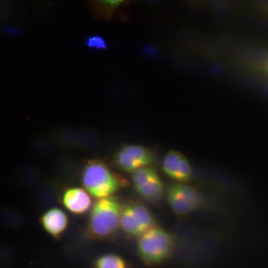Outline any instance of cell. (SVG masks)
<instances>
[{
  "label": "cell",
  "instance_id": "11",
  "mask_svg": "<svg viewBox=\"0 0 268 268\" xmlns=\"http://www.w3.org/2000/svg\"><path fill=\"white\" fill-rule=\"evenodd\" d=\"M129 0H92L93 13L98 17L110 20L118 8Z\"/></svg>",
  "mask_w": 268,
  "mask_h": 268
},
{
  "label": "cell",
  "instance_id": "3",
  "mask_svg": "<svg viewBox=\"0 0 268 268\" xmlns=\"http://www.w3.org/2000/svg\"><path fill=\"white\" fill-rule=\"evenodd\" d=\"M176 240L169 232L154 226L139 236L137 243L138 257L145 265L155 266L167 261L174 252Z\"/></svg>",
  "mask_w": 268,
  "mask_h": 268
},
{
  "label": "cell",
  "instance_id": "10",
  "mask_svg": "<svg viewBox=\"0 0 268 268\" xmlns=\"http://www.w3.org/2000/svg\"><path fill=\"white\" fill-rule=\"evenodd\" d=\"M62 201L64 206L74 214H82L87 211L92 205L89 193L77 187H70L64 192Z\"/></svg>",
  "mask_w": 268,
  "mask_h": 268
},
{
  "label": "cell",
  "instance_id": "15",
  "mask_svg": "<svg viewBox=\"0 0 268 268\" xmlns=\"http://www.w3.org/2000/svg\"><path fill=\"white\" fill-rule=\"evenodd\" d=\"M263 68L264 72L268 75V54H267L265 58V59L264 60Z\"/></svg>",
  "mask_w": 268,
  "mask_h": 268
},
{
  "label": "cell",
  "instance_id": "5",
  "mask_svg": "<svg viewBox=\"0 0 268 268\" xmlns=\"http://www.w3.org/2000/svg\"><path fill=\"white\" fill-rule=\"evenodd\" d=\"M156 159L155 153L150 148L140 145L126 144L116 152L113 161L119 170L133 173L140 168L151 166Z\"/></svg>",
  "mask_w": 268,
  "mask_h": 268
},
{
  "label": "cell",
  "instance_id": "16",
  "mask_svg": "<svg viewBox=\"0 0 268 268\" xmlns=\"http://www.w3.org/2000/svg\"><path fill=\"white\" fill-rule=\"evenodd\" d=\"M262 11L267 15H268V3L261 6Z\"/></svg>",
  "mask_w": 268,
  "mask_h": 268
},
{
  "label": "cell",
  "instance_id": "14",
  "mask_svg": "<svg viewBox=\"0 0 268 268\" xmlns=\"http://www.w3.org/2000/svg\"><path fill=\"white\" fill-rule=\"evenodd\" d=\"M86 44L89 48L97 50L104 49L107 47L105 40L99 35H93L89 37L87 39Z\"/></svg>",
  "mask_w": 268,
  "mask_h": 268
},
{
  "label": "cell",
  "instance_id": "8",
  "mask_svg": "<svg viewBox=\"0 0 268 268\" xmlns=\"http://www.w3.org/2000/svg\"><path fill=\"white\" fill-rule=\"evenodd\" d=\"M162 168L166 175L177 182L185 183L192 179V170L189 161L179 151H169L163 160Z\"/></svg>",
  "mask_w": 268,
  "mask_h": 268
},
{
  "label": "cell",
  "instance_id": "12",
  "mask_svg": "<svg viewBox=\"0 0 268 268\" xmlns=\"http://www.w3.org/2000/svg\"><path fill=\"white\" fill-rule=\"evenodd\" d=\"M92 268H129L128 263L121 256L114 253L103 254L93 262Z\"/></svg>",
  "mask_w": 268,
  "mask_h": 268
},
{
  "label": "cell",
  "instance_id": "4",
  "mask_svg": "<svg viewBox=\"0 0 268 268\" xmlns=\"http://www.w3.org/2000/svg\"><path fill=\"white\" fill-rule=\"evenodd\" d=\"M152 214L143 204L133 202L123 206L120 225L124 233L131 237L139 236L155 226Z\"/></svg>",
  "mask_w": 268,
  "mask_h": 268
},
{
  "label": "cell",
  "instance_id": "7",
  "mask_svg": "<svg viewBox=\"0 0 268 268\" xmlns=\"http://www.w3.org/2000/svg\"><path fill=\"white\" fill-rule=\"evenodd\" d=\"M132 182L137 193L149 202H156L164 193L162 182L156 170L150 166L140 168L134 172Z\"/></svg>",
  "mask_w": 268,
  "mask_h": 268
},
{
  "label": "cell",
  "instance_id": "6",
  "mask_svg": "<svg viewBox=\"0 0 268 268\" xmlns=\"http://www.w3.org/2000/svg\"><path fill=\"white\" fill-rule=\"evenodd\" d=\"M167 198L173 210L180 215L192 212L203 203V198L199 191L179 182L169 185L167 190Z\"/></svg>",
  "mask_w": 268,
  "mask_h": 268
},
{
  "label": "cell",
  "instance_id": "9",
  "mask_svg": "<svg viewBox=\"0 0 268 268\" xmlns=\"http://www.w3.org/2000/svg\"><path fill=\"white\" fill-rule=\"evenodd\" d=\"M40 221L45 231L56 240L60 239L65 232L69 222L66 212L56 207L46 211L41 215Z\"/></svg>",
  "mask_w": 268,
  "mask_h": 268
},
{
  "label": "cell",
  "instance_id": "2",
  "mask_svg": "<svg viewBox=\"0 0 268 268\" xmlns=\"http://www.w3.org/2000/svg\"><path fill=\"white\" fill-rule=\"evenodd\" d=\"M81 182L89 194L98 199L112 196L127 184L123 177L99 159L90 160L85 164Z\"/></svg>",
  "mask_w": 268,
  "mask_h": 268
},
{
  "label": "cell",
  "instance_id": "13",
  "mask_svg": "<svg viewBox=\"0 0 268 268\" xmlns=\"http://www.w3.org/2000/svg\"><path fill=\"white\" fill-rule=\"evenodd\" d=\"M0 219L3 224L9 226H17L21 222L19 214L16 211L10 209L3 210L0 213Z\"/></svg>",
  "mask_w": 268,
  "mask_h": 268
},
{
  "label": "cell",
  "instance_id": "1",
  "mask_svg": "<svg viewBox=\"0 0 268 268\" xmlns=\"http://www.w3.org/2000/svg\"><path fill=\"white\" fill-rule=\"evenodd\" d=\"M122 207L120 201L113 196L98 199L89 216L85 231L87 237L100 241L113 238L120 227Z\"/></svg>",
  "mask_w": 268,
  "mask_h": 268
}]
</instances>
